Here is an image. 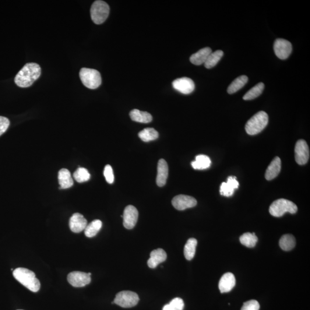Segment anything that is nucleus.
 <instances>
[{
  "instance_id": "nucleus-1",
  "label": "nucleus",
  "mask_w": 310,
  "mask_h": 310,
  "mask_svg": "<svg viewBox=\"0 0 310 310\" xmlns=\"http://www.w3.org/2000/svg\"><path fill=\"white\" fill-rule=\"evenodd\" d=\"M41 75V68L36 63H28L17 73L15 78L17 86L22 88L30 87Z\"/></svg>"
},
{
  "instance_id": "nucleus-2",
  "label": "nucleus",
  "mask_w": 310,
  "mask_h": 310,
  "mask_svg": "<svg viewBox=\"0 0 310 310\" xmlns=\"http://www.w3.org/2000/svg\"><path fill=\"white\" fill-rule=\"evenodd\" d=\"M13 274L19 282L32 292H37L40 290V281L33 271L24 268H18L13 271Z\"/></svg>"
},
{
  "instance_id": "nucleus-3",
  "label": "nucleus",
  "mask_w": 310,
  "mask_h": 310,
  "mask_svg": "<svg viewBox=\"0 0 310 310\" xmlns=\"http://www.w3.org/2000/svg\"><path fill=\"white\" fill-rule=\"evenodd\" d=\"M269 123V116L267 113L260 111L249 119L245 125L246 133L249 135H255L262 131Z\"/></svg>"
},
{
  "instance_id": "nucleus-4",
  "label": "nucleus",
  "mask_w": 310,
  "mask_h": 310,
  "mask_svg": "<svg viewBox=\"0 0 310 310\" xmlns=\"http://www.w3.org/2000/svg\"><path fill=\"white\" fill-rule=\"evenodd\" d=\"M270 213L273 217H280L285 213L295 214L298 207L294 202L285 199H279L274 201L270 207Z\"/></svg>"
},
{
  "instance_id": "nucleus-5",
  "label": "nucleus",
  "mask_w": 310,
  "mask_h": 310,
  "mask_svg": "<svg viewBox=\"0 0 310 310\" xmlns=\"http://www.w3.org/2000/svg\"><path fill=\"white\" fill-rule=\"evenodd\" d=\"M79 77L83 85L90 89H96L102 83L100 73L97 70L82 68L79 72Z\"/></svg>"
},
{
  "instance_id": "nucleus-6",
  "label": "nucleus",
  "mask_w": 310,
  "mask_h": 310,
  "mask_svg": "<svg viewBox=\"0 0 310 310\" xmlns=\"http://www.w3.org/2000/svg\"><path fill=\"white\" fill-rule=\"evenodd\" d=\"M110 8L107 2L101 0L94 1L90 9L91 18L98 25L104 23L108 19Z\"/></svg>"
},
{
  "instance_id": "nucleus-7",
  "label": "nucleus",
  "mask_w": 310,
  "mask_h": 310,
  "mask_svg": "<svg viewBox=\"0 0 310 310\" xmlns=\"http://www.w3.org/2000/svg\"><path fill=\"white\" fill-rule=\"evenodd\" d=\"M139 301V296L135 292L124 291L116 295L112 304L117 305L123 308H130L136 306Z\"/></svg>"
},
{
  "instance_id": "nucleus-8",
  "label": "nucleus",
  "mask_w": 310,
  "mask_h": 310,
  "mask_svg": "<svg viewBox=\"0 0 310 310\" xmlns=\"http://www.w3.org/2000/svg\"><path fill=\"white\" fill-rule=\"evenodd\" d=\"M295 160L299 165L308 163L310 158V150L307 143L304 140H299L295 147Z\"/></svg>"
},
{
  "instance_id": "nucleus-9",
  "label": "nucleus",
  "mask_w": 310,
  "mask_h": 310,
  "mask_svg": "<svg viewBox=\"0 0 310 310\" xmlns=\"http://www.w3.org/2000/svg\"><path fill=\"white\" fill-rule=\"evenodd\" d=\"M91 273L74 271L68 274L69 283L75 287H83L91 282Z\"/></svg>"
},
{
  "instance_id": "nucleus-10",
  "label": "nucleus",
  "mask_w": 310,
  "mask_h": 310,
  "mask_svg": "<svg viewBox=\"0 0 310 310\" xmlns=\"http://www.w3.org/2000/svg\"><path fill=\"white\" fill-rule=\"evenodd\" d=\"M273 50L275 55L280 59L288 58L292 51V44L290 41L283 39H277L274 41Z\"/></svg>"
},
{
  "instance_id": "nucleus-11",
  "label": "nucleus",
  "mask_w": 310,
  "mask_h": 310,
  "mask_svg": "<svg viewBox=\"0 0 310 310\" xmlns=\"http://www.w3.org/2000/svg\"><path fill=\"white\" fill-rule=\"evenodd\" d=\"M138 217V210L135 206H126L123 214V225L127 230H132L137 224Z\"/></svg>"
},
{
  "instance_id": "nucleus-12",
  "label": "nucleus",
  "mask_w": 310,
  "mask_h": 310,
  "mask_svg": "<svg viewBox=\"0 0 310 310\" xmlns=\"http://www.w3.org/2000/svg\"><path fill=\"white\" fill-rule=\"evenodd\" d=\"M172 205L176 209L184 210L196 205V200L192 196L185 195H179L172 200Z\"/></svg>"
},
{
  "instance_id": "nucleus-13",
  "label": "nucleus",
  "mask_w": 310,
  "mask_h": 310,
  "mask_svg": "<svg viewBox=\"0 0 310 310\" xmlns=\"http://www.w3.org/2000/svg\"><path fill=\"white\" fill-rule=\"evenodd\" d=\"M172 86L176 90L184 94L192 93L195 89L194 82L188 77L175 79L172 82Z\"/></svg>"
},
{
  "instance_id": "nucleus-14",
  "label": "nucleus",
  "mask_w": 310,
  "mask_h": 310,
  "mask_svg": "<svg viewBox=\"0 0 310 310\" xmlns=\"http://www.w3.org/2000/svg\"><path fill=\"white\" fill-rule=\"evenodd\" d=\"M87 221L83 215L80 213H75L70 218L69 227L70 230L76 233L82 232L86 228Z\"/></svg>"
},
{
  "instance_id": "nucleus-15",
  "label": "nucleus",
  "mask_w": 310,
  "mask_h": 310,
  "mask_svg": "<svg viewBox=\"0 0 310 310\" xmlns=\"http://www.w3.org/2000/svg\"><path fill=\"white\" fill-rule=\"evenodd\" d=\"M167 253L163 249L158 248L151 252L150 258L148 260V266L151 269H155L158 264L163 263L167 259Z\"/></svg>"
},
{
  "instance_id": "nucleus-16",
  "label": "nucleus",
  "mask_w": 310,
  "mask_h": 310,
  "mask_svg": "<svg viewBox=\"0 0 310 310\" xmlns=\"http://www.w3.org/2000/svg\"><path fill=\"white\" fill-rule=\"evenodd\" d=\"M168 176V166L166 161L163 158L158 160L156 183L158 186L163 187L166 184Z\"/></svg>"
},
{
  "instance_id": "nucleus-17",
  "label": "nucleus",
  "mask_w": 310,
  "mask_h": 310,
  "mask_svg": "<svg viewBox=\"0 0 310 310\" xmlns=\"http://www.w3.org/2000/svg\"><path fill=\"white\" fill-rule=\"evenodd\" d=\"M235 285V278L233 274L228 272L225 273L221 278L219 286L221 293H227L233 288Z\"/></svg>"
},
{
  "instance_id": "nucleus-18",
  "label": "nucleus",
  "mask_w": 310,
  "mask_h": 310,
  "mask_svg": "<svg viewBox=\"0 0 310 310\" xmlns=\"http://www.w3.org/2000/svg\"><path fill=\"white\" fill-rule=\"evenodd\" d=\"M239 183L235 177H230L227 182H223L220 187V194L222 195L230 197L233 194L235 190L237 189Z\"/></svg>"
},
{
  "instance_id": "nucleus-19",
  "label": "nucleus",
  "mask_w": 310,
  "mask_h": 310,
  "mask_svg": "<svg viewBox=\"0 0 310 310\" xmlns=\"http://www.w3.org/2000/svg\"><path fill=\"white\" fill-rule=\"evenodd\" d=\"M281 160L279 157L273 158L266 172L265 177L267 180L271 181L277 177L281 171Z\"/></svg>"
},
{
  "instance_id": "nucleus-20",
  "label": "nucleus",
  "mask_w": 310,
  "mask_h": 310,
  "mask_svg": "<svg viewBox=\"0 0 310 310\" xmlns=\"http://www.w3.org/2000/svg\"><path fill=\"white\" fill-rule=\"evenodd\" d=\"M212 52L209 47H205L200 49L199 51L191 56L190 61L193 64L199 66L205 63L209 56Z\"/></svg>"
},
{
  "instance_id": "nucleus-21",
  "label": "nucleus",
  "mask_w": 310,
  "mask_h": 310,
  "mask_svg": "<svg viewBox=\"0 0 310 310\" xmlns=\"http://www.w3.org/2000/svg\"><path fill=\"white\" fill-rule=\"evenodd\" d=\"M58 181L60 189H67L72 188L74 182L70 172L66 168H62L59 171Z\"/></svg>"
},
{
  "instance_id": "nucleus-22",
  "label": "nucleus",
  "mask_w": 310,
  "mask_h": 310,
  "mask_svg": "<svg viewBox=\"0 0 310 310\" xmlns=\"http://www.w3.org/2000/svg\"><path fill=\"white\" fill-rule=\"evenodd\" d=\"M132 120L140 123H149L153 121V116L149 113L138 109H133L129 114Z\"/></svg>"
},
{
  "instance_id": "nucleus-23",
  "label": "nucleus",
  "mask_w": 310,
  "mask_h": 310,
  "mask_svg": "<svg viewBox=\"0 0 310 310\" xmlns=\"http://www.w3.org/2000/svg\"><path fill=\"white\" fill-rule=\"evenodd\" d=\"M211 161L210 158L204 155H199L195 157V160L192 163V167L195 170H205L210 167Z\"/></svg>"
},
{
  "instance_id": "nucleus-24",
  "label": "nucleus",
  "mask_w": 310,
  "mask_h": 310,
  "mask_svg": "<svg viewBox=\"0 0 310 310\" xmlns=\"http://www.w3.org/2000/svg\"><path fill=\"white\" fill-rule=\"evenodd\" d=\"M248 81V78L246 76H239L234 79L228 88V93L232 94L242 89Z\"/></svg>"
},
{
  "instance_id": "nucleus-25",
  "label": "nucleus",
  "mask_w": 310,
  "mask_h": 310,
  "mask_svg": "<svg viewBox=\"0 0 310 310\" xmlns=\"http://www.w3.org/2000/svg\"><path fill=\"white\" fill-rule=\"evenodd\" d=\"M197 244L198 241L194 238H190L187 241L184 248V255L187 260L190 261L194 258Z\"/></svg>"
},
{
  "instance_id": "nucleus-26",
  "label": "nucleus",
  "mask_w": 310,
  "mask_h": 310,
  "mask_svg": "<svg viewBox=\"0 0 310 310\" xmlns=\"http://www.w3.org/2000/svg\"><path fill=\"white\" fill-rule=\"evenodd\" d=\"M296 239L292 234H285L281 237L279 241L280 248L284 251H290L295 248Z\"/></svg>"
},
{
  "instance_id": "nucleus-27",
  "label": "nucleus",
  "mask_w": 310,
  "mask_h": 310,
  "mask_svg": "<svg viewBox=\"0 0 310 310\" xmlns=\"http://www.w3.org/2000/svg\"><path fill=\"white\" fill-rule=\"evenodd\" d=\"M103 226V223L99 220H94L89 225H87L84 230V234L87 237L92 238L96 236L98 232L101 230Z\"/></svg>"
},
{
  "instance_id": "nucleus-28",
  "label": "nucleus",
  "mask_w": 310,
  "mask_h": 310,
  "mask_svg": "<svg viewBox=\"0 0 310 310\" xmlns=\"http://www.w3.org/2000/svg\"><path fill=\"white\" fill-rule=\"evenodd\" d=\"M140 139L144 142H150L158 139V133L154 128H146L139 133Z\"/></svg>"
},
{
  "instance_id": "nucleus-29",
  "label": "nucleus",
  "mask_w": 310,
  "mask_h": 310,
  "mask_svg": "<svg viewBox=\"0 0 310 310\" xmlns=\"http://www.w3.org/2000/svg\"><path fill=\"white\" fill-rule=\"evenodd\" d=\"M224 55V52L222 50H217L214 52H211L209 57L204 65L206 69H210L216 66Z\"/></svg>"
},
{
  "instance_id": "nucleus-30",
  "label": "nucleus",
  "mask_w": 310,
  "mask_h": 310,
  "mask_svg": "<svg viewBox=\"0 0 310 310\" xmlns=\"http://www.w3.org/2000/svg\"><path fill=\"white\" fill-rule=\"evenodd\" d=\"M264 89V84L263 83L260 82L257 84L245 94V96L243 97V99L246 101L254 100L262 94Z\"/></svg>"
},
{
  "instance_id": "nucleus-31",
  "label": "nucleus",
  "mask_w": 310,
  "mask_h": 310,
  "mask_svg": "<svg viewBox=\"0 0 310 310\" xmlns=\"http://www.w3.org/2000/svg\"><path fill=\"white\" fill-rule=\"evenodd\" d=\"M239 241H240L241 244L246 246V247L253 248L255 247L257 242H258V238L255 233L246 232L241 236L239 238Z\"/></svg>"
},
{
  "instance_id": "nucleus-32",
  "label": "nucleus",
  "mask_w": 310,
  "mask_h": 310,
  "mask_svg": "<svg viewBox=\"0 0 310 310\" xmlns=\"http://www.w3.org/2000/svg\"><path fill=\"white\" fill-rule=\"evenodd\" d=\"M73 177L77 182L83 183L89 181L90 174L87 169L79 167L75 172Z\"/></svg>"
},
{
  "instance_id": "nucleus-33",
  "label": "nucleus",
  "mask_w": 310,
  "mask_h": 310,
  "mask_svg": "<svg viewBox=\"0 0 310 310\" xmlns=\"http://www.w3.org/2000/svg\"><path fill=\"white\" fill-rule=\"evenodd\" d=\"M104 175L106 181H107L109 184H112V183L114 182L115 177L114 171H113V168L111 167V165H106L104 168Z\"/></svg>"
},
{
  "instance_id": "nucleus-34",
  "label": "nucleus",
  "mask_w": 310,
  "mask_h": 310,
  "mask_svg": "<svg viewBox=\"0 0 310 310\" xmlns=\"http://www.w3.org/2000/svg\"><path fill=\"white\" fill-rule=\"evenodd\" d=\"M259 302L255 300H251L245 302L241 310H259Z\"/></svg>"
},
{
  "instance_id": "nucleus-35",
  "label": "nucleus",
  "mask_w": 310,
  "mask_h": 310,
  "mask_svg": "<svg viewBox=\"0 0 310 310\" xmlns=\"http://www.w3.org/2000/svg\"><path fill=\"white\" fill-rule=\"evenodd\" d=\"M175 310H183L184 309V302L180 298H176L169 304Z\"/></svg>"
},
{
  "instance_id": "nucleus-36",
  "label": "nucleus",
  "mask_w": 310,
  "mask_h": 310,
  "mask_svg": "<svg viewBox=\"0 0 310 310\" xmlns=\"http://www.w3.org/2000/svg\"><path fill=\"white\" fill-rule=\"evenodd\" d=\"M10 121L8 118L0 116V136L4 133L8 129Z\"/></svg>"
},
{
  "instance_id": "nucleus-37",
  "label": "nucleus",
  "mask_w": 310,
  "mask_h": 310,
  "mask_svg": "<svg viewBox=\"0 0 310 310\" xmlns=\"http://www.w3.org/2000/svg\"><path fill=\"white\" fill-rule=\"evenodd\" d=\"M163 310H175L173 308H172L170 305L168 304L164 306Z\"/></svg>"
}]
</instances>
